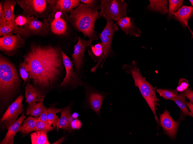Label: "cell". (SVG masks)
Instances as JSON below:
<instances>
[{
    "label": "cell",
    "mask_w": 193,
    "mask_h": 144,
    "mask_svg": "<svg viewBox=\"0 0 193 144\" xmlns=\"http://www.w3.org/2000/svg\"><path fill=\"white\" fill-rule=\"evenodd\" d=\"M60 112L61 115L59 119V128L70 131L71 128L70 123L73 120L71 114V107L67 106L63 108Z\"/></svg>",
    "instance_id": "ffe728a7"
},
{
    "label": "cell",
    "mask_w": 193,
    "mask_h": 144,
    "mask_svg": "<svg viewBox=\"0 0 193 144\" xmlns=\"http://www.w3.org/2000/svg\"><path fill=\"white\" fill-rule=\"evenodd\" d=\"M116 24L127 35L137 37L141 36L142 32L136 26L131 17H123L117 20Z\"/></svg>",
    "instance_id": "9a60e30c"
},
{
    "label": "cell",
    "mask_w": 193,
    "mask_h": 144,
    "mask_svg": "<svg viewBox=\"0 0 193 144\" xmlns=\"http://www.w3.org/2000/svg\"><path fill=\"white\" fill-rule=\"evenodd\" d=\"M36 131L47 132L53 130V127L52 125L42 121L39 120L38 118L36 122Z\"/></svg>",
    "instance_id": "d6a6232c"
},
{
    "label": "cell",
    "mask_w": 193,
    "mask_h": 144,
    "mask_svg": "<svg viewBox=\"0 0 193 144\" xmlns=\"http://www.w3.org/2000/svg\"><path fill=\"white\" fill-rule=\"evenodd\" d=\"M38 118L29 116L23 121L19 131L24 135H27L29 133L36 131V125Z\"/></svg>",
    "instance_id": "7402d4cb"
},
{
    "label": "cell",
    "mask_w": 193,
    "mask_h": 144,
    "mask_svg": "<svg viewBox=\"0 0 193 144\" xmlns=\"http://www.w3.org/2000/svg\"><path fill=\"white\" fill-rule=\"evenodd\" d=\"M127 4L124 0H101V11L98 19L104 18L107 21H117L127 16Z\"/></svg>",
    "instance_id": "8992f818"
},
{
    "label": "cell",
    "mask_w": 193,
    "mask_h": 144,
    "mask_svg": "<svg viewBox=\"0 0 193 144\" xmlns=\"http://www.w3.org/2000/svg\"><path fill=\"white\" fill-rule=\"evenodd\" d=\"M81 123L79 120L76 119L73 120L70 123V126L73 129H79L81 126Z\"/></svg>",
    "instance_id": "ab89813d"
},
{
    "label": "cell",
    "mask_w": 193,
    "mask_h": 144,
    "mask_svg": "<svg viewBox=\"0 0 193 144\" xmlns=\"http://www.w3.org/2000/svg\"><path fill=\"white\" fill-rule=\"evenodd\" d=\"M160 126L164 132L171 138L175 139L177 132L179 121L174 120L170 116L169 112L165 110L164 113L159 114Z\"/></svg>",
    "instance_id": "5bb4252c"
},
{
    "label": "cell",
    "mask_w": 193,
    "mask_h": 144,
    "mask_svg": "<svg viewBox=\"0 0 193 144\" xmlns=\"http://www.w3.org/2000/svg\"><path fill=\"white\" fill-rule=\"evenodd\" d=\"M17 3L23 10V14L26 16L41 17L47 8L45 0H17Z\"/></svg>",
    "instance_id": "8fae6325"
},
{
    "label": "cell",
    "mask_w": 193,
    "mask_h": 144,
    "mask_svg": "<svg viewBox=\"0 0 193 144\" xmlns=\"http://www.w3.org/2000/svg\"><path fill=\"white\" fill-rule=\"evenodd\" d=\"M51 6L53 12L58 11L66 13L70 12L73 8L79 6L80 3L79 0H46Z\"/></svg>",
    "instance_id": "2e32d148"
},
{
    "label": "cell",
    "mask_w": 193,
    "mask_h": 144,
    "mask_svg": "<svg viewBox=\"0 0 193 144\" xmlns=\"http://www.w3.org/2000/svg\"><path fill=\"white\" fill-rule=\"evenodd\" d=\"M78 41L74 46V50L71 54L73 62L75 66V72L81 75L83 64V58L85 50L88 46H90L92 44V40L89 39L86 40L81 39L80 36H77Z\"/></svg>",
    "instance_id": "7c38bea8"
},
{
    "label": "cell",
    "mask_w": 193,
    "mask_h": 144,
    "mask_svg": "<svg viewBox=\"0 0 193 144\" xmlns=\"http://www.w3.org/2000/svg\"><path fill=\"white\" fill-rule=\"evenodd\" d=\"M185 96L187 98L190 100V102L193 103V91L192 89L187 88L184 91Z\"/></svg>",
    "instance_id": "60d3db41"
},
{
    "label": "cell",
    "mask_w": 193,
    "mask_h": 144,
    "mask_svg": "<svg viewBox=\"0 0 193 144\" xmlns=\"http://www.w3.org/2000/svg\"><path fill=\"white\" fill-rule=\"evenodd\" d=\"M25 16L27 20L25 24L18 26L9 35L19 33L23 38H26L35 35L45 36L48 34L49 24L48 19H44L40 21L34 16Z\"/></svg>",
    "instance_id": "5b68a950"
},
{
    "label": "cell",
    "mask_w": 193,
    "mask_h": 144,
    "mask_svg": "<svg viewBox=\"0 0 193 144\" xmlns=\"http://www.w3.org/2000/svg\"><path fill=\"white\" fill-rule=\"evenodd\" d=\"M86 97L90 107L97 114H99L105 95L84 83Z\"/></svg>",
    "instance_id": "4fadbf2b"
},
{
    "label": "cell",
    "mask_w": 193,
    "mask_h": 144,
    "mask_svg": "<svg viewBox=\"0 0 193 144\" xmlns=\"http://www.w3.org/2000/svg\"><path fill=\"white\" fill-rule=\"evenodd\" d=\"M45 107L43 101L32 103L29 105L26 114L31 116L38 117L40 116Z\"/></svg>",
    "instance_id": "484cf974"
},
{
    "label": "cell",
    "mask_w": 193,
    "mask_h": 144,
    "mask_svg": "<svg viewBox=\"0 0 193 144\" xmlns=\"http://www.w3.org/2000/svg\"><path fill=\"white\" fill-rule=\"evenodd\" d=\"M64 137H62L61 138L58 139L57 141L55 142L54 143H52V144H60L63 142V141L64 140Z\"/></svg>",
    "instance_id": "7bdbcfd3"
},
{
    "label": "cell",
    "mask_w": 193,
    "mask_h": 144,
    "mask_svg": "<svg viewBox=\"0 0 193 144\" xmlns=\"http://www.w3.org/2000/svg\"><path fill=\"white\" fill-rule=\"evenodd\" d=\"M3 1H1L0 3V27L2 26L7 21L3 13Z\"/></svg>",
    "instance_id": "74e56055"
},
{
    "label": "cell",
    "mask_w": 193,
    "mask_h": 144,
    "mask_svg": "<svg viewBox=\"0 0 193 144\" xmlns=\"http://www.w3.org/2000/svg\"><path fill=\"white\" fill-rule=\"evenodd\" d=\"M25 41V38H23L19 33L1 37L0 51L9 56H13L23 46Z\"/></svg>",
    "instance_id": "30bf717a"
},
{
    "label": "cell",
    "mask_w": 193,
    "mask_h": 144,
    "mask_svg": "<svg viewBox=\"0 0 193 144\" xmlns=\"http://www.w3.org/2000/svg\"><path fill=\"white\" fill-rule=\"evenodd\" d=\"M18 26L16 22L15 19L7 21L5 24L0 27V36L9 35Z\"/></svg>",
    "instance_id": "f1b7e54d"
},
{
    "label": "cell",
    "mask_w": 193,
    "mask_h": 144,
    "mask_svg": "<svg viewBox=\"0 0 193 144\" xmlns=\"http://www.w3.org/2000/svg\"><path fill=\"white\" fill-rule=\"evenodd\" d=\"M157 91L160 96L166 100H171L178 94V91L175 90L158 89Z\"/></svg>",
    "instance_id": "1f68e13d"
},
{
    "label": "cell",
    "mask_w": 193,
    "mask_h": 144,
    "mask_svg": "<svg viewBox=\"0 0 193 144\" xmlns=\"http://www.w3.org/2000/svg\"><path fill=\"white\" fill-rule=\"evenodd\" d=\"M98 9L81 3L70 12L68 17L69 21L74 29L92 41L99 39L94 29L95 22L99 14Z\"/></svg>",
    "instance_id": "7a4b0ae2"
},
{
    "label": "cell",
    "mask_w": 193,
    "mask_h": 144,
    "mask_svg": "<svg viewBox=\"0 0 193 144\" xmlns=\"http://www.w3.org/2000/svg\"><path fill=\"white\" fill-rule=\"evenodd\" d=\"M193 14V8L191 6L183 5L174 14L173 17L175 20L179 22L183 28L186 27L189 29L193 35V32L189 27L188 22Z\"/></svg>",
    "instance_id": "ac0fdd59"
},
{
    "label": "cell",
    "mask_w": 193,
    "mask_h": 144,
    "mask_svg": "<svg viewBox=\"0 0 193 144\" xmlns=\"http://www.w3.org/2000/svg\"><path fill=\"white\" fill-rule=\"evenodd\" d=\"M26 116L23 112L20 117L17 119L8 129V131L5 137L0 142L1 144H13L14 138Z\"/></svg>",
    "instance_id": "d6986e66"
},
{
    "label": "cell",
    "mask_w": 193,
    "mask_h": 144,
    "mask_svg": "<svg viewBox=\"0 0 193 144\" xmlns=\"http://www.w3.org/2000/svg\"><path fill=\"white\" fill-rule=\"evenodd\" d=\"M72 116L73 118L76 119L78 118L79 114L77 113L74 112L72 114Z\"/></svg>",
    "instance_id": "ee69618b"
},
{
    "label": "cell",
    "mask_w": 193,
    "mask_h": 144,
    "mask_svg": "<svg viewBox=\"0 0 193 144\" xmlns=\"http://www.w3.org/2000/svg\"><path fill=\"white\" fill-rule=\"evenodd\" d=\"M186 105L188 107L191 112L193 114V103L190 102H186Z\"/></svg>",
    "instance_id": "b9f144b4"
},
{
    "label": "cell",
    "mask_w": 193,
    "mask_h": 144,
    "mask_svg": "<svg viewBox=\"0 0 193 144\" xmlns=\"http://www.w3.org/2000/svg\"><path fill=\"white\" fill-rule=\"evenodd\" d=\"M19 72L21 77L23 80L24 82H28L30 78L28 72L25 69L23 62H21L19 64Z\"/></svg>",
    "instance_id": "836d02e7"
},
{
    "label": "cell",
    "mask_w": 193,
    "mask_h": 144,
    "mask_svg": "<svg viewBox=\"0 0 193 144\" xmlns=\"http://www.w3.org/2000/svg\"><path fill=\"white\" fill-rule=\"evenodd\" d=\"M46 95L29 83H27L25 87L26 101L29 105L34 103L43 101Z\"/></svg>",
    "instance_id": "e0dca14e"
},
{
    "label": "cell",
    "mask_w": 193,
    "mask_h": 144,
    "mask_svg": "<svg viewBox=\"0 0 193 144\" xmlns=\"http://www.w3.org/2000/svg\"><path fill=\"white\" fill-rule=\"evenodd\" d=\"M61 53L66 74L60 86L74 89L79 86H83L85 83L82 80L81 75L75 72L73 69V63L62 49Z\"/></svg>",
    "instance_id": "52a82bcc"
},
{
    "label": "cell",
    "mask_w": 193,
    "mask_h": 144,
    "mask_svg": "<svg viewBox=\"0 0 193 144\" xmlns=\"http://www.w3.org/2000/svg\"><path fill=\"white\" fill-rule=\"evenodd\" d=\"M123 68L132 76L135 84L138 87L142 96L154 115L155 118L158 125L159 121L155 112V108L159 105L156 95L155 88L142 75L139 69L137 66L136 61L133 60L130 65L124 64L123 66Z\"/></svg>",
    "instance_id": "277c9868"
},
{
    "label": "cell",
    "mask_w": 193,
    "mask_h": 144,
    "mask_svg": "<svg viewBox=\"0 0 193 144\" xmlns=\"http://www.w3.org/2000/svg\"><path fill=\"white\" fill-rule=\"evenodd\" d=\"M47 132L38 131L32 133L30 136L32 144H49Z\"/></svg>",
    "instance_id": "83f0119b"
},
{
    "label": "cell",
    "mask_w": 193,
    "mask_h": 144,
    "mask_svg": "<svg viewBox=\"0 0 193 144\" xmlns=\"http://www.w3.org/2000/svg\"><path fill=\"white\" fill-rule=\"evenodd\" d=\"M189 86L188 81L184 78H181L179 80L178 86L176 90L179 92H182L188 88Z\"/></svg>",
    "instance_id": "e575fe53"
},
{
    "label": "cell",
    "mask_w": 193,
    "mask_h": 144,
    "mask_svg": "<svg viewBox=\"0 0 193 144\" xmlns=\"http://www.w3.org/2000/svg\"><path fill=\"white\" fill-rule=\"evenodd\" d=\"M171 100L175 102L185 116L188 115L193 117V114L188 110L187 108L184 91L181 92L179 94L177 95Z\"/></svg>",
    "instance_id": "cb8c5ba5"
},
{
    "label": "cell",
    "mask_w": 193,
    "mask_h": 144,
    "mask_svg": "<svg viewBox=\"0 0 193 144\" xmlns=\"http://www.w3.org/2000/svg\"><path fill=\"white\" fill-rule=\"evenodd\" d=\"M189 1L190 2L192 7L193 5V1L192 0H190Z\"/></svg>",
    "instance_id": "f6af8a7d"
},
{
    "label": "cell",
    "mask_w": 193,
    "mask_h": 144,
    "mask_svg": "<svg viewBox=\"0 0 193 144\" xmlns=\"http://www.w3.org/2000/svg\"><path fill=\"white\" fill-rule=\"evenodd\" d=\"M15 21L18 26H21L26 23L27 20L25 16L19 15L15 19Z\"/></svg>",
    "instance_id": "f35d334b"
},
{
    "label": "cell",
    "mask_w": 193,
    "mask_h": 144,
    "mask_svg": "<svg viewBox=\"0 0 193 144\" xmlns=\"http://www.w3.org/2000/svg\"><path fill=\"white\" fill-rule=\"evenodd\" d=\"M48 109L45 107L43 109V110L38 118V119L48 124H50L47 118Z\"/></svg>",
    "instance_id": "8d00e7d4"
},
{
    "label": "cell",
    "mask_w": 193,
    "mask_h": 144,
    "mask_svg": "<svg viewBox=\"0 0 193 144\" xmlns=\"http://www.w3.org/2000/svg\"><path fill=\"white\" fill-rule=\"evenodd\" d=\"M169 8L168 9V19H171L173 17L174 14L182 4L183 0H169Z\"/></svg>",
    "instance_id": "f546056e"
},
{
    "label": "cell",
    "mask_w": 193,
    "mask_h": 144,
    "mask_svg": "<svg viewBox=\"0 0 193 144\" xmlns=\"http://www.w3.org/2000/svg\"><path fill=\"white\" fill-rule=\"evenodd\" d=\"M47 118L49 123L55 127L56 126L57 130L59 129V119L56 114L60 112L63 108L57 109L54 107L50 106L47 108Z\"/></svg>",
    "instance_id": "4316f807"
},
{
    "label": "cell",
    "mask_w": 193,
    "mask_h": 144,
    "mask_svg": "<svg viewBox=\"0 0 193 144\" xmlns=\"http://www.w3.org/2000/svg\"><path fill=\"white\" fill-rule=\"evenodd\" d=\"M50 25L51 30L54 34L62 36H65L67 35V24L62 18H61L57 20H53Z\"/></svg>",
    "instance_id": "44dd1931"
},
{
    "label": "cell",
    "mask_w": 193,
    "mask_h": 144,
    "mask_svg": "<svg viewBox=\"0 0 193 144\" xmlns=\"http://www.w3.org/2000/svg\"><path fill=\"white\" fill-rule=\"evenodd\" d=\"M88 49L89 55L94 61H98L99 59L103 61V49L95 48L94 45L92 44Z\"/></svg>",
    "instance_id": "4dcf8cb0"
},
{
    "label": "cell",
    "mask_w": 193,
    "mask_h": 144,
    "mask_svg": "<svg viewBox=\"0 0 193 144\" xmlns=\"http://www.w3.org/2000/svg\"><path fill=\"white\" fill-rule=\"evenodd\" d=\"M17 70L7 59L0 56V95L1 100L9 101L18 89L20 83Z\"/></svg>",
    "instance_id": "3957f363"
},
{
    "label": "cell",
    "mask_w": 193,
    "mask_h": 144,
    "mask_svg": "<svg viewBox=\"0 0 193 144\" xmlns=\"http://www.w3.org/2000/svg\"><path fill=\"white\" fill-rule=\"evenodd\" d=\"M16 3V0H6L4 1L3 9L7 21L15 19L14 9Z\"/></svg>",
    "instance_id": "d4e9b609"
},
{
    "label": "cell",
    "mask_w": 193,
    "mask_h": 144,
    "mask_svg": "<svg viewBox=\"0 0 193 144\" xmlns=\"http://www.w3.org/2000/svg\"><path fill=\"white\" fill-rule=\"evenodd\" d=\"M119 29L113 20L107 21L106 25L99 36L103 46L102 68L106 59L112 54V41L114 34Z\"/></svg>",
    "instance_id": "ba28073f"
},
{
    "label": "cell",
    "mask_w": 193,
    "mask_h": 144,
    "mask_svg": "<svg viewBox=\"0 0 193 144\" xmlns=\"http://www.w3.org/2000/svg\"><path fill=\"white\" fill-rule=\"evenodd\" d=\"M60 47L34 44L23 62L33 85L46 94L58 81L64 66Z\"/></svg>",
    "instance_id": "6da1fadb"
},
{
    "label": "cell",
    "mask_w": 193,
    "mask_h": 144,
    "mask_svg": "<svg viewBox=\"0 0 193 144\" xmlns=\"http://www.w3.org/2000/svg\"><path fill=\"white\" fill-rule=\"evenodd\" d=\"M23 96L20 95L14 101L8 106L1 120V124L3 128L8 129L23 112Z\"/></svg>",
    "instance_id": "9c48e42d"
},
{
    "label": "cell",
    "mask_w": 193,
    "mask_h": 144,
    "mask_svg": "<svg viewBox=\"0 0 193 144\" xmlns=\"http://www.w3.org/2000/svg\"><path fill=\"white\" fill-rule=\"evenodd\" d=\"M98 1L95 0H80L81 2L87 5L90 8H96L99 9L100 8V4H99Z\"/></svg>",
    "instance_id": "d590c367"
},
{
    "label": "cell",
    "mask_w": 193,
    "mask_h": 144,
    "mask_svg": "<svg viewBox=\"0 0 193 144\" xmlns=\"http://www.w3.org/2000/svg\"><path fill=\"white\" fill-rule=\"evenodd\" d=\"M147 8L149 10L158 12L165 15L168 12L167 0H149Z\"/></svg>",
    "instance_id": "603a6c76"
}]
</instances>
